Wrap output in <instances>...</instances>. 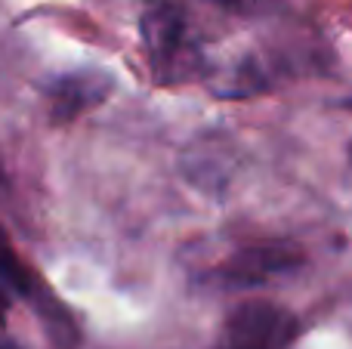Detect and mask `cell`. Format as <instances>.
<instances>
[{"instance_id": "cell-3", "label": "cell", "mask_w": 352, "mask_h": 349, "mask_svg": "<svg viewBox=\"0 0 352 349\" xmlns=\"http://www.w3.org/2000/svg\"><path fill=\"white\" fill-rule=\"evenodd\" d=\"M306 263L297 245L287 241H260V245H244L241 251H232L219 266H213L210 278L219 288L244 291L260 288L281 275H291Z\"/></svg>"}, {"instance_id": "cell-8", "label": "cell", "mask_w": 352, "mask_h": 349, "mask_svg": "<svg viewBox=\"0 0 352 349\" xmlns=\"http://www.w3.org/2000/svg\"><path fill=\"white\" fill-rule=\"evenodd\" d=\"M0 349H19L16 344H10V340H0Z\"/></svg>"}, {"instance_id": "cell-2", "label": "cell", "mask_w": 352, "mask_h": 349, "mask_svg": "<svg viewBox=\"0 0 352 349\" xmlns=\"http://www.w3.org/2000/svg\"><path fill=\"white\" fill-rule=\"evenodd\" d=\"M300 331L303 325L287 306L250 297L226 313L217 349H294Z\"/></svg>"}, {"instance_id": "cell-9", "label": "cell", "mask_w": 352, "mask_h": 349, "mask_svg": "<svg viewBox=\"0 0 352 349\" xmlns=\"http://www.w3.org/2000/svg\"><path fill=\"white\" fill-rule=\"evenodd\" d=\"M349 158H352V146H349Z\"/></svg>"}, {"instance_id": "cell-5", "label": "cell", "mask_w": 352, "mask_h": 349, "mask_svg": "<svg viewBox=\"0 0 352 349\" xmlns=\"http://www.w3.org/2000/svg\"><path fill=\"white\" fill-rule=\"evenodd\" d=\"M115 80L109 71L93 68V71H74V74H62L50 84L47 99H50V117L56 124H68L74 117L87 115L90 109L105 102V96L111 93Z\"/></svg>"}, {"instance_id": "cell-6", "label": "cell", "mask_w": 352, "mask_h": 349, "mask_svg": "<svg viewBox=\"0 0 352 349\" xmlns=\"http://www.w3.org/2000/svg\"><path fill=\"white\" fill-rule=\"evenodd\" d=\"M207 3L223 6L229 12H248V10H256L260 3H266V0H207Z\"/></svg>"}, {"instance_id": "cell-1", "label": "cell", "mask_w": 352, "mask_h": 349, "mask_svg": "<svg viewBox=\"0 0 352 349\" xmlns=\"http://www.w3.org/2000/svg\"><path fill=\"white\" fill-rule=\"evenodd\" d=\"M140 31L155 84L176 87L182 80H192L195 74H201L204 56H201L198 43H195L188 19L179 3H173V0H148L142 6Z\"/></svg>"}, {"instance_id": "cell-7", "label": "cell", "mask_w": 352, "mask_h": 349, "mask_svg": "<svg viewBox=\"0 0 352 349\" xmlns=\"http://www.w3.org/2000/svg\"><path fill=\"white\" fill-rule=\"evenodd\" d=\"M3 315H6V297L0 294V325H3Z\"/></svg>"}, {"instance_id": "cell-4", "label": "cell", "mask_w": 352, "mask_h": 349, "mask_svg": "<svg viewBox=\"0 0 352 349\" xmlns=\"http://www.w3.org/2000/svg\"><path fill=\"white\" fill-rule=\"evenodd\" d=\"M0 294H12L22 297V300H31L37 309H41L43 322H47V331L53 334L59 344H74L78 340V328H74L72 315H68L65 306L53 300V294L43 291V284L37 282V275L25 266V260L12 251L6 232L0 229Z\"/></svg>"}]
</instances>
